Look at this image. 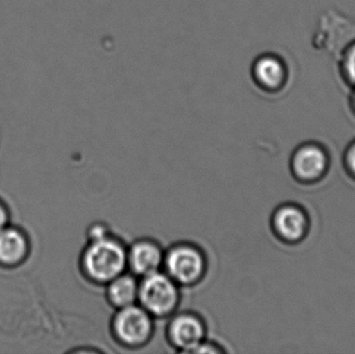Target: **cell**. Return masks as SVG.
<instances>
[{"label": "cell", "mask_w": 355, "mask_h": 354, "mask_svg": "<svg viewBox=\"0 0 355 354\" xmlns=\"http://www.w3.org/2000/svg\"><path fill=\"white\" fill-rule=\"evenodd\" d=\"M12 224V212L8 204L0 197V230Z\"/></svg>", "instance_id": "14"}, {"label": "cell", "mask_w": 355, "mask_h": 354, "mask_svg": "<svg viewBox=\"0 0 355 354\" xmlns=\"http://www.w3.org/2000/svg\"><path fill=\"white\" fill-rule=\"evenodd\" d=\"M347 69L350 77L355 81V47L350 52L347 60Z\"/></svg>", "instance_id": "15"}, {"label": "cell", "mask_w": 355, "mask_h": 354, "mask_svg": "<svg viewBox=\"0 0 355 354\" xmlns=\"http://www.w3.org/2000/svg\"><path fill=\"white\" fill-rule=\"evenodd\" d=\"M155 320L139 303L116 310L110 320V335L119 346L137 351L151 342Z\"/></svg>", "instance_id": "3"}, {"label": "cell", "mask_w": 355, "mask_h": 354, "mask_svg": "<svg viewBox=\"0 0 355 354\" xmlns=\"http://www.w3.org/2000/svg\"><path fill=\"white\" fill-rule=\"evenodd\" d=\"M273 229L281 238L298 240L306 231L304 214L294 206H283L275 212L272 218Z\"/></svg>", "instance_id": "9"}, {"label": "cell", "mask_w": 355, "mask_h": 354, "mask_svg": "<svg viewBox=\"0 0 355 354\" xmlns=\"http://www.w3.org/2000/svg\"><path fill=\"white\" fill-rule=\"evenodd\" d=\"M181 287L164 270L139 278V305L155 319H168L181 303Z\"/></svg>", "instance_id": "4"}, {"label": "cell", "mask_w": 355, "mask_h": 354, "mask_svg": "<svg viewBox=\"0 0 355 354\" xmlns=\"http://www.w3.org/2000/svg\"><path fill=\"white\" fill-rule=\"evenodd\" d=\"M168 319L166 338L176 353H192L208 338L206 321L196 312L177 311Z\"/></svg>", "instance_id": "5"}, {"label": "cell", "mask_w": 355, "mask_h": 354, "mask_svg": "<svg viewBox=\"0 0 355 354\" xmlns=\"http://www.w3.org/2000/svg\"><path fill=\"white\" fill-rule=\"evenodd\" d=\"M104 287L106 301L114 310L139 303V278L131 272H124Z\"/></svg>", "instance_id": "8"}, {"label": "cell", "mask_w": 355, "mask_h": 354, "mask_svg": "<svg viewBox=\"0 0 355 354\" xmlns=\"http://www.w3.org/2000/svg\"><path fill=\"white\" fill-rule=\"evenodd\" d=\"M208 258L202 247L179 241L164 251V270L181 288L198 286L208 274Z\"/></svg>", "instance_id": "2"}, {"label": "cell", "mask_w": 355, "mask_h": 354, "mask_svg": "<svg viewBox=\"0 0 355 354\" xmlns=\"http://www.w3.org/2000/svg\"><path fill=\"white\" fill-rule=\"evenodd\" d=\"M254 76L266 87H277L284 79V68L281 62L270 56L260 58L254 64Z\"/></svg>", "instance_id": "11"}, {"label": "cell", "mask_w": 355, "mask_h": 354, "mask_svg": "<svg viewBox=\"0 0 355 354\" xmlns=\"http://www.w3.org/2000/svg\"><path fill=\"white\" fill-rule=\"evenodd\" d=\"M33 243L28 233L10 224L0 230V268L14 270L22 267L31 256Z\"/></svg>", "instance_id": "6"}, {"label": "cell", "mask_w": 355, "mask_h": 354, "mask_svg": "<svg viewBox=\"0 0 355 354\" xmlns=\"http://www.w3.org/2000/svg\"><path fill=\"white\" fill-rule=\"evenodd\" d=\"M164 251L155 239H137L127 247L128 272L139 278L160 272L164 268Z\"/></svg>", "instance_id": "7"}, {"label": "cell", "mask_w": 355, "mask_h": 354, "mask_svg": "<svg viewBox=\"0 0 355 354\" xmlns=\"http://www.w3.org/2000/svg\"><path fill=\"white\" fill-rule=\"evenodd\" d=\"M112 234L110 227L104 222H95L89 227L87 231V240H95Z\"/></svg>", "instance_id": "12"}, {"label": "cell", "mask_w": 355, "mask_h": 354, "mask_svg": "<svg viewBox=\"0 0 355 354\" xmlns=\"http://www.w3.org/2000/svg\"><path fill=\"white\" fill-rule=\"evenodd\" d=\"M127 247L128 245L112 233L102 238L87 240L79 256L81 276L89 284L105 286L128 272Z\"/></svg>", "instance_id": "1"}, {"label": "cell", "mask_w": 355, "mask_h": 354, "mask_svg": "<svg viewBox=\"0 0 355 354\" xmlns=\"http://www.w3.org/2000/svg\"><path fill=\"white\" fill-rule=\"evenodd\" d=\"M225 353V349L223 348L220 345L217 344L216 342H213V341L205 340L200 346L196 347L194 349L193 354L196 353ZM191 353V354H192Z\"/></svg>", "instance_id": "13"}, {"label": "cell", "mask_w": 355, "mask_h": 354, "mask_svg": "<svg viewBox=\"0 0 355 354\" xmlns=\"http://www.w3.org/2000/svg\"><path fill=\"white\" fill-rule=\"evenodd\" d=\"M347 162L350 170L355 174V143L348 152Z\"/></svg>", "instance_id": "16"}, {"label": "cell", "mask_w": 355, "mask_h": 354, "mask_svg": "<svg viewBox=\"0 0 355 354\" xmlns=\"http://www.w3.org/2000/svg\"><path fill=\"white\" fill-rule=\"evenodd\" d=\"M327 168V156L320 148L306 145L298 150L293 158V170L302 180L318 178Z\"/></svg>", "instance_id": "10"}]
</instances>
